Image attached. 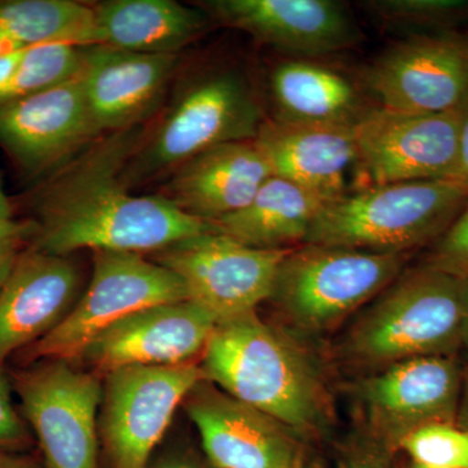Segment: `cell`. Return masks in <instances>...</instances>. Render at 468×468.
I'll return each instance as SVG.
<instances>
[{
	"label": "cell",
	"instance_id": "obj_1",
	"mask_svg": "<svg viewBox=\"0 0 468 468\" xmlns=\"http://www.w3.org/2000/svg\"><path fill=\"white\" fill-rule=\"evenodd\" d=\"M140 135L137 128L111 133L52 177L37 199L34 249L61 257L84 249L154 254L217 229L163 194L129 192L124 171Z\"/></svg>",
	"mask_w": 468,
	"mask_h": 468
},
{
	"label": "cell",
	"instance_id": "obj_2",
	"mask_svg": "<svg viewBox=\"0 0 468 468\" xmlns=\"http://www.w3.org/2000/svg\"><path fill=\"white\" fill-rule=\"evenodd\" d=\"M201 358L206 380L301 439L322 436L331 426V399L318 363L257 311L218 323Z\"/></svg>",
	"mask_w": 468,
	"mask_h": 468
},
{
	"label": "cell",
	"instance_id": "obj_3",
	"mask_svg": "<svg viewBox=\"0 0 468 468\" xmlns=\"http://www.w3.org/2000/svg\"><path fill=\"white\" fill-rule=\"evenodd\" d=\"M462 335V279L420 264L369 302L335 353L365 375L403 360L455 356L463 349Z\"/></svg>",
	"mask_w": 468,
	"mask_h": 468
},
{
	"label": "cell",
	"instance_id": "obj_4",
	"mask_svg": "<svg viewBox=\"0 0 468 468\" xmlns=\"http://www.w3.org/2000/svg\"><path fill=\"white\" fill-rule=\"evenodd\" d=\"M468 202L452 180L367 185L324 205L303 245L410 255L431 246Z\"/></svg>",
	"mask_w": 468,
	"mask_h": 468
},
{
	"label": "cell",
	"instance_id": "obj_5",
	"mask_svg": "<svg viewBox=\"0 0 468 468\" xmlns=\"http://www.w3.org/2000/svg\"><path fill=\"white\" fill-rule=\"evenodd\" d=\"M408 260L402 254L301 245L277 268L268 302L295 334L322 337L392 284Z\"/></svg>",
	"mask_w": 468,
	"mask_h": 468
},
{
	"label": "cell",
	"instance_id": "obj_6",
	"mask_svg": "<svg viewBox=\"0 0 468 468\" xmlns=\"http://www.w3.org/2000/svg\"><path fill=\"white\" fill-rule=\"evenodd\" d=\"M260 103L246 80L224 70L197 80L181 91L124 171L126 184L174 172L218 144L254 141L261 124Z\"/></svg>",
	"mask_w": 468,
	"mask_h": 468
},
{
	"label": "cell",
	"instance_id": "obj_7",
	"mask_svg": "<svg viewBox=\"0 0 468 468\" xmlns=\"http://www.w3.org/2000/svg\"><path fill=\"white\" fill-rule=\"evenodd\" d=\"M92 276L66 318L24 350L26 359H79L101 334L137 311L189 300L184 282L144 254L92 251Z\"/></svg>",
	"mask_w": 468,
	"mask_h": 468
},
{
	"label": "cell",
	"instance_id": "obj_8",
	"mask_svg": "<svg viewBox=\"0 0 468 468\" xmlns=\"http://www.w3.org/2000/svg\"><path fill=\"white\" fill-rule=\"evenodd\" d=\"M463 365L455 356H421L360 375L347 387L365 433L396 454L403 440L432 424H455Z\"/></svg>",
	"mask_w": 468,
	"mask_h": 468
},
{
	"label": "cell",
	"instance_id": "obj_9",
	"mask_svg": "<svg viewBox=\"0 0 468 468\" xmlns=\"http://www.w3.org/2000/svg\"><path fill=\"white\" fill-rule=\"evenodd\" d=\"M14 384L46 467L100 468L103 384L97 374L48 359L16 372Z\"/></svg>",
	"mask_w": 468,
	"mask_h": 468
},
{
	"label": "cell",
	"instance_id": "obj_10",
	"mask_svg": "<svg viewBox=\"0 0 468 468\" xmlns=\"http://www.w3.org/2000/svg\"><path fill=\"white\" fill-rule=\"evenodd\" d=\"M203 380L205 372L197 362L132 366L107 374L98 431L110 468H149L176 410Z\"/></svg>",
	"mask_w": 468,
	"mask_h": 468
},
{
	"label": "cell",
	"instance_id": "obj_11",
	"mask_svg": "<svg viewBox=\"0 0 468 468\" xmlns=\"http://www.w3.org/2000/svg\"><path fill=\"white\" fill-rule=\"evenodd\" d=\"M288 250H263L218 232L198 234L154 252L153 260L174 272L189 300L218 323L257 311L270 300L277 268Z\"/></svg>",
	"mask_w": 468,
	"mask_h": 468
},
{
	"label": "cell",
	"instance_id": "obj_12",
	"mask_svg": "<svg viewBox=\"0 0 468 468\" xmlns=\"http://www.w3.org/2000/svg\"><path fill=\"white\" fill-rule=\"evenodd\" d=\"M458 110L410 113L368 107L353 126L369 185L451 180L458 155Z\"/></svg>",
	"mask_w": 468,
	"mask_h": 468
},
{
	"label": "cell",
	"instance_id": "obj_13",
	"mask_svg": "<svg viewBox=\"0 0 468 468\" xmlns=\"http://www.w3.org/2000/svg\"><path fill=\"white\" fill-rule=\"evenodd\" d=\"M365 82L384 109L410 113L457 110L468 92V34L410 36L367 68Z\"/></svg>",
	"mask_w": 468,
	"mask_h": 468
},
{
	"label": "cell",
	"instance_id": "obj_14",
	"mask_svg": "<svg viewBox=\"0 0 468 468\" xmlns=\"http://www.w3.org/2000/svg\"><path fill=\"white\" fill-rule=\"evenodd\" d=\"M212 468H303V439L203 380L183 402Z\"/></svg>",
	"mask_w": 468,
	"mask_h": 468
},
{
	"label": "cell",
	"instance_id": "obj_15",
	"mask_svg": "<svg viewBox=\"0 0 468 468\" xmlns=\"http://www.w3.org/2000/svg\"><path fill=\"white\" fill-rule=\"evenodd\" d=\"M217 325L215 316L196 302L156 304L110 326L79 359L104 377L132 366L185 365L202 356Z\"/></svg>",
	"mask_w": 468,
	"mask_h": 468
},
{
	"label": "cell",
	"instance_id": "obj_16",
	"mask_svg": "<svg viewBox=\"0 0 468 468\" xmlns=\"http://www.w3.org/2000/svg\"><path fill=\"white\" fill-rule=\"evenodd\" d=\"M97 135L81 76L50 90L0 104V147L30 176L63 168Z\"/></svg>",
	"mask_w": 468,
	"mask_h": 468
},
{
	"label": "cell",
	"instance_id": "obj_17",
	"mask_svg": "<svg viewBox=\"0 0 468 468\" xmlns=\"http://www.w3.org/2000/svg\"><path fill=\"white\" fill-rule=\"evenodd\" d=\"M203 8L224 26L297 57L332 54L362 41L349 11L334 0H211Z\"/></svg>",
	"mask_w": 468,
	"mask_h": 468
},
{
	"label": "cell",
	"instance_id": "obj_18",
	"mask_svg": "<svg viewBox=\"0 0 468 468\" xmlns=\"http://www.w3.org/2000/svg\"><path fill=\"white\" fill-rule=\"evenodd\" d=\"M272 176L325 203L360 189L365 177L353 128L288 124L264 120L257 138Z\"/></svg>",
	"mask_w": 468,
	"mask_h": 468
},
{
	"label": "cell",
	"instance_id": "obj_19",
	"mask_svg": "<svg viewBox=\"0 0 468 468\" xmlns=\"http://www.w3.org/2000/svg\"><path fill=\"white\" fill-rule=\"evenodd\" d=\"M177 63V55L85 48L81 82L97 133L137 128L162 100Z\"/></svg>",
	"mask_w": 468,
	"mask_h": 468
},
{
	"label": "cell",
	"instance_id": "obj_20",
	"mask_svg": "<svg viewBox=\"0 0 468 468\" xmlns=\"http://www.w3.org/2000/svg\"><path fill=\"white\" fill-rule=\"evenodd\" d=\"M80 272L69 257L21 251L0 292V363L50 334L72 310Z\"/></svg>",
	"mask_w": 468,
	"mask_h": 468
},
{
	"label": "cell",
	"instance_id": "obj_21",
	"mask_svg": "<svg viewBox=\"0 0 468 468\" xmlns=\"http://www.w3.org/2000/svg\"><path fill=\"white\" fill-rule=\"evenodd\" d=\"M271 176L254 141L218 144L176 168L163 196L214 224L248 206Z\"/></svg>",
	"mask_w": 468,
	"mask_h": 468
},
{
	"label": "cell",
	"instance_id": "obj_22",
	"mask_svg": "<svg viewBox=\"0 0 468 468\" xmlns=\"http://www.w3.org/2000/svg\"><path fill=\"white\" fill-rule=\"evenodd\" d=\"M98 46L177 55L207 27V14L172 0H110L92 5Z\"/></svg>",
	"mask_w": 468,
	"mask_h": 468
},
{
	"label": "cell",
	"instance_id": "obj_23",
	"mask_svg": "<svg viewBox=\"0 0 468 468\" xmlns=\"http://www.w3.org/2000/svg\"><path fill=\"white\" fill-rule=\"evenodd\" d=\"M270 90L276 120L288 124L353 128L368 110L346 77L314 61L277 64Z\"/></svg>",
	"mask_w": 468,
	"mask_h": 468
},
{
	"label": "cell",
	"instance_id": "obj_24",
	"mask_svg": "<svg viewBox=\"0 0 468 468\" xmlns=\"http://www.w3.org/2000/svg\"><path fill=\"white\" fill-rule=\"evenodd\" d=\"M326 203L297 185L271 176L248 206L215 221L218 232L263 250H288L306 242Z\"/></svg>",
	"mask_w": 468,
	"mask_h": 468
},
{
	"label": "cell",
	"instance_id": "obj_25",
	"mask_svg": "<svg viewBox=\"0 0 468 468\" xmlns=\"http://www.w3.org/2000/svg\"><path fill=\"white\" fill-rule=\"evenodd\" d=\"M0 43L23 48L43 43L98 46L92 5L70 0L0 2Z\"/></svg>",
	"mask_w": 468,
	"mask_h": 468
},
{
	"label": "cell",
	"instance_id": "obj_26",
	"mask_svg": "<svg viewBox=\"0 0 468 468\" xmlns=\"http://www.w3.org/2000/svg\"><path fill=\"white\" fill-rule=\"evenodd\" d=\"M85 48L43 43L24 50L14 72L0 84V104L50 90L81 76Z\"/></svg>",
	"mask_w": 468,
	"mask_h": 468
},
{
	"label": "cell",
	"instance_id": "obj_27",
	"mask_svg": "<svg viewBox=\"0 0 468 468\" xmlns=\"http://www.w3.org/2000/svg\"><path fill=\"white\" fill-rule=\"evenodd\" d=\"M362 5L387 29L411 36L458 32L468 24V0H371Z\"/></svg>",
	"mask_w": 468,
	"mask_h": 468
},
{
	"label": "cell",
	"instance_id": "obj_28",
	"mask_svg": "<svg viewBox=\"0 0 468 468\" xmlns=\"http://www.w3.org/2000/svg\"><path fill=\"white\" fill-rule=\"evenodd\" d=\"M399 452L423 466L468 468V432L457 424H432L406 437Z\"/></svg>",
	"mask_w": 468,
	"mask_h": 468
},
{
	"label": "cell",
	"instance_id": "obj_29",
	"mask_svg": "<svg viewBox=\"0 0 468 468\" xmlns=\"http://www.w3.org/2000/svg\"><path fill=\"white\" fill-rule=\"evenodd\" d=\"M421 264L457 279L468 276V202L448 230L430 246Z\"/></svg>",
	"mask_w": 468,
	"mask_h": 468
},
{
	"label": "cell",
	"instance_id": "obj_30",
	"mask_svg": "<svg viewBox=\"0 0 468 468\" xmlns=\"http://www.w3.org/2000/svg\"><path fill=\"white\" fill-rule=\"evenodd\" d=\"M392 452L358 431L338 452L334 468H392Z\"/></svg>",
	"mask_w": 468,
	"mask_h": 468
},
{
	"label": "cell",
	"instance_id": "obj_31",
	"mask_svg": "<svg viewBox=\"0 0 468 468\" xmlns=\"http://www.w3.org/2000/svg\"><path fill=\"white\" fill-rule=\"evenodd\" d=\"M29 432L12 401L11 384L0 368V452L26 448Z\"/></svg>",
	"mask_w": 468,
	"mask_h": 468
},
{
	"label": "cell",
	"instance_id": "obj_32",
	"mask_svg": "<svg viewBox=\"0 0 468 468\" xmlns=\"http://www.w3.org/2000/svg\"><path fill=\"white\" fill-rule=\"evenodd\" d=\"M460 129H458V155L451 180L468 187V92L458 107Z\"/></svg>",
	"mask_w": 468,
	"mask_h": 468
},
{
	"label": "cell",
	"instance_id": "obj_33",
	"mask_svg": "<svg viewBox=\"0 0 468 468\" xmlns=\"http://www.w3.org/2000/svg\"><path fill=\"white\" fill-rule=\"evenodd\" d=\"M27 239L24 237H11L0 239V292L5 288L12 270L21 254V245Z\"/></svg>",
	"mask_w": 468,
	"mask_h": 468
},
{
	"label": "cell",
	"instance_id": "obj_34",
	"mask_svg": "<svg viewBox=\"0 0 468 468\" xmlns=\"http://www.w3.org/2000/svg\"><path fill=\"white\" fill-rule=\"evenodd\" d=\"M36 233V224L21 223L12 218V212L0 211V239L11 237H33Z\"/></svg>",
	"mask_w": 468,
	"mask_h": 468
},
{
	"label": "cell",
	"instance_id": "obj_35",
	"mask_svg": "<svg viewBox=\"0 0 468 468\" xmlns=\"http://www.w3.org/2000/svg\"><path fill=\"white\" fill-rule=\"evenodd\" d=\"M455 424L462 430L468 432V362L463 365V375H462V388L460 405H458L457 418Z\"/></svg>",
	"mask_w": 468,
	"mask_h": 468
},
{
	"label": "cell",
	"instance_id": "obj_36",
	"mask_svg": "<svg viewBox=\"0 0 468 468\" xmlns=\"http://www.w3.org/2000/svg\"><path fill=\"white\" fill-rule=\"evenodd\" d=\"M149 468H205L194 461L193 458L186 457V455H168V457L162 458L156 462L155 464Z\"/></svg>",
	"mask_w": 468,
	"mask_h": 468
},
{
	"label": "cell",
	"instance_id": "obj_37",
	"mask_svg": "<svg viewBox=\"0 0 468 468\" xmlns=\"http://www.w3.org/2000/svg\"><path fill=\"white\" fill-rule=\"evenodd\" d=\"M26 48H18V50L7 52V54L0 55V84L8 79L9 75L14 72L17 67L18 61L23 57Z\"/></svg>",
	"mask_w": 468,
	"mask_h": 468
},
{
	"label": "cell",
	"instance_id": "obj_38",
	"mask_svg": "<svg viewBox=\"0 0 468 468\" xmlns=\"http://www.w3.org/2000/svg\"><path fill=\"white\" fill-rule=\"evenodd\" d=\"M0 468H39L27 458L17 457L9 452H0Z\"/></svg>",
	"mask_w": 468,
	"mask_h": 468
},
{
	"label": "cell",
	"instance_id": "obj_39",
	"mask_svg": "<svg viewBox=\"0 0 468 468\" xmlns=\"http://www.w3.org/2000/svg\"><path fill=\"white\" fill-rule=\"evenodd\" d=\"M462 300H463V349L468 350V276L462 279Z\"/></svg>",
	"mask_w": 468,
	"mask_h": 468
},
{
	"label": "cell",
	"instance_id": "obj_40",
	"mask_svg": "<svg viewBox=\"0 0 468 468\" xmlns=\"http://www.w3.org/2000/svg\"><path fill=\"white\" fill-rule=\"evenodd\" d=\"M0 211L12 212L11 203H9L5 189H3L2 178H0Z\"/></svg>",
	"mask_w": 468,
	"mask_h": 468
},
{
	"label": "cell",
	"instance_id": "obj_41",
	"mask_svg": "<svg viewBox=\"0 0 468 468\" xmlns=\"http://www.w3.org/2000/svg\"><path fill=\"white\" fill-rule=\"evenodd\" d=\"M18 48H17V46L9 45V43H0V55L7 54V52L18 50Z\"/></svg>",
	"mask_w": 468,
	"mask_h": 468
},
{
	"label": "cell",
	"instance_id": "obj_42",
	"mask_svg": "<svg viewBox=\"0 0 468 468\" xmlns=\"http://www.w3.org/2000/svg\"><path fill=\"white\" fill-rule=\"evenodd\" d=\"M405 468H440V467L423 466V464L412 463V462H410L409 466L405 467Z\"/></svg>",
	"mask_w": 468,
	"mask_h": 468
}]
</instances>
